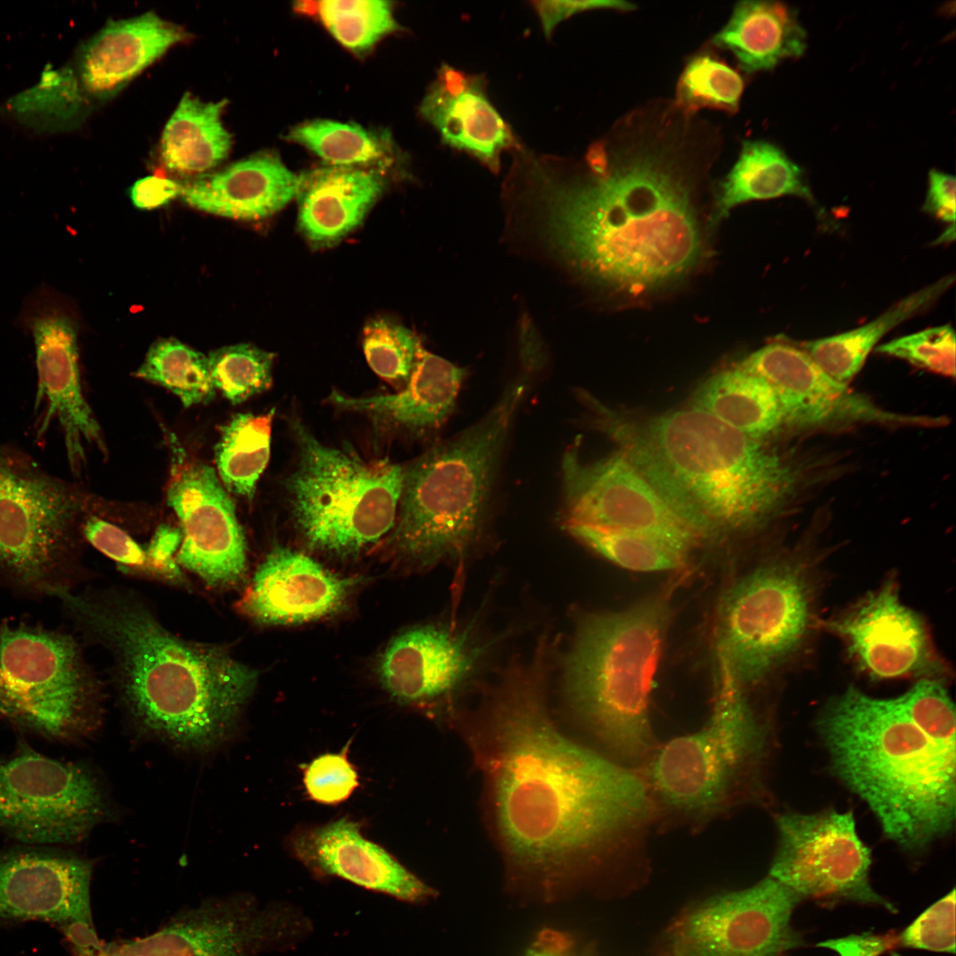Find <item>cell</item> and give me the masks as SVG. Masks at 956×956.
<instances>
[{
  "label": "cell",
  "mask_w": 956,
  "mask_h": 956,
  "mask_svg": "<svg viewBox=\"0 0 956 956\" xmlns=\"http://www.w3.org/2000/svg\"><path fill=\"white\" fill-rule=\"evenodd\" d=\"M721 142L717 127L675 101H651L619 119L581 159L520 145L506 191L537 208L549 241L583 278L645 293L698 261L696 186Z\"/></svg>",
  "instance_id": "obj_1"
},
{
  "label": "cell",
  "mask_w": 956,
  "mask_h": 956,
  "mask_svg": "<svg viewBox=\"0 0 956 956\" xmlns=\"http://www.w3.org/2000/svg\"><path fill=\"white\" fill-rule=\"evenodd\" d=\"M536 659L497 698L482 760L510 871L551 895L643 827L655 808L636 772L557 729Z\"/></svg>",
  "instance_id": "obj_2"
},
{
  "label": "cell",
  "mask_w": 956,
  "mask_h": 956,
  "mask_svg": "<svg viewBox=\"0 0 956 956\" xmlns=\"http://www.w3.org/2000/svg\"><path fill=\"white\" fill-rule=\"evenodd\" d=\"M87 637L103 645L132 713L184 746L205 749L233 728L258 673L225 646L183 639L134 595L51 590Z\"/></svg>",
  "instance_id": "obj_3"
},
{
  "label": "cell",
  "mask_w": 956,
  "mask_h": 956,
  "mask_svg": "<svg viewBox=\"0 0 956 956\" xmlns=\"http://www.w3.org/2000/svg\"><path fill=\"white\" fill-rule=\"evenodd\" d=\"M593 411L596 423L698 536L757 526L792 488L780 457L694 406L639 423L600 403Z\"/></svg>",
  "instance_id": "obj_4"
},
{
  "label": "cell",
  "mask_w": 956,
  "mask_h": 956,
  "mask_svg": "<svg viewBox=\"0 0 956 956\" xmlns=\"http://www.w3.org/2000/svg\"><path fill=\"white\" fill-rule=\"evenodd\" d=\"M821 729L836 773L893 841L920 850L949 830L955 748L931 739L896 698L851 688L830 704Z\"/></svg>",
  "instance_id": "obj_5"
},
{
  "label": "cell",
  "mask_w": 956,
  "mask_h": 956,
  "mask_svg": "<svg viewBox=\"0 0 956 956\" xmlns=\"http://www.w3.org/2000/svg\"><path fill=\"white\" fill-rule=\"evenodd\" d=\"M668 617L666 594L623 611L590 614L567 658L570 708L626 766L646 761L656 749L650 697Z\"/></svg>",
  "instance_id": "obj_6"
},
{
  "label": "cell",
  "mask_w": 956,
  "mask_h": 956,
  "mask_svg": "<svg viewBox=\"0 0 956 956\" xmlns=\"http://www.w3.org/2000/svg\"><path fill=\"white\" fill-rule=\"evenodd\" d=\"M524 373L480 421L404 470L391 543L416 563L461 559L482 529L496 471L528 389Z\"/></svg>",
  "instance_id": "obj_7"
},
{
  "label": "cell",
  "mask_w": 956,
  "mask_h": 956,
  "mask_svg": "<svg viewBox=\"0 0 956 956\" xmlns=\"http://www.w3.org/2000/svg\"><path fill=\"white\" fill-rule=\"evenodd\" d=\"M710 716L700 729L675 737L646 760L644 778L654 808L701 824L744 803L757 782L767 729L726 660Z\"/></svg>",
  "instance_id": "obj_8"
},
{
  "label": "cell",
  "mask_w": 956,
  "mask_h": 956,
  "mask_svg": "<svg viewBox=\"0 0 956 956\" xmlns=\"http://www.w3.org/2000/svg\"><path fill=\"white\" fill-rule=\"evenodd\" d=\"M297 468L286 480L296 524L307 544L349 556L377 542L394 525L404 470L389 460H365L322 444L293 423Z\"/></svg>",
  "instance_id": "obj_9"
},
{
  "label": "cell",
  "mask_w": 956,
  "mask_h": 956,
  "mask_svg": "<svg viewBox=\"0 0 956 956\" xmlns=\"http://www.w3.org/2000/svg\"><path fill=\"white\" fill-rule=\"evenodd\" d=\"M99 682L77 641L40 625L0 627V718L54 742L87 736L98 715Z\"/></svg>",
  "instance_id": "obj_10"
},
{
  "label": "cell",
  "mask_w": 956,
  "mask_h": 956,
  "mask_svg": "<svg viewBox=\"0 0 956 956\" xmlns=\"http://www.w3.org/2000/svg\"><path fill=\"white\" fill-rule=\"evenodd\" d=\"M814 596L807 566L795 559L760 567L726 592L718 615L716 654L744 689L800 647Z\"/></svg>",
  "instance_id": "obj_11"
},
{
  "label": "cell",
  "mask_w": 956,
  "mask_h": 956,
  "mask_svg": "<svg viewBox=\"0 0 956 956\" xmlns=\"http://www.w3.org/2000/svg\"><path fill=\"white\" fill-rule=\"evenodd\" d=\"M82 509L76 490L0 453V572L44 595L69 587L66 572Z\"/></svg>",
  "instance_id": "obj_12"
},
{
  "label": "cell",
  "mask_w": 956,
  "mask_h": 956,
  "mask_svg": "<svg viewBox=\"0 0 956 956\" xmlns=\"http://www.w3.org/2000/svg\"><path fill=\"white\" fill-rule=\"evenodd\" d=\"M104 811L101 789L83 767L19 743L0 755V830L33 844L75 843Z\"/></svg>",
  "instance_id": "obj_13"
},
{
  "label": "cell",
  "mask_w": 956,
  "mask_h": 956,
  "mask_svg": "<svg viewBox=\"0 0 956 956\" xmlns=\"http://www.w3.org/2000/svg\"><path fill=\"white\" fill-rule=\"evenodd\" d=\"M187 36L183 28L151 12L108 21L71 62L43 72L35 85V97L56 120L79 122L91 99L112 97Z\"/></svg>",
  "instance_id": "obj_14"
},
{
  "label": "cell",
  "mask_w": 956,
  "mask_h": 956,
  "mask_svg": "<svg viewBox=\"0 0 956 956\" xmlns=\"http://www.w3.org/2000/svg\"><path fill=\"white\" fill-rule=\"evenodd\" d=\"M308 928L293 907H261L235 895L204 900L149 936L109 943L105 956H258L297 942Z\"/></svg>",
  "instance_id": "obj_15"
},
{
  "label": "cell",
  "mask_w": 956,
  "mask_h": 956,
  "mask_svg": "<svg viewBox=\"0 0 956 956\" xmlns=\"http://www.w3.org/2000/svg\"><path fill=\"white\" fill-rule=\"evenodd\" d=\"M776 822L779 844L769 876L800 898H843L893 909L870 885V851L851 813H787Z\"/></svg>",
  "instance_id": "obj_16"
},
{
  "label": "cell",
  "mask_w": 956,
  "mask_h": 956,
  "mask_svg": "<svg viewBox=\"0 0 956 956\" xmlns=\"http://www.w3.org/2000/svg\"><path fill=\"white\" fill-rule=\"evenodd\" d=\"M576 446L562 460L567 524L644 536L687 555L699 536L621 451L584 463Z\"/></svg>",
  "instance_id": "obj_17"
},
{
  "label": "cell",
  "mask_w": 956,
  "mask_h": 956,
  "mask_svg": "<svg viewBox=\"0 0 956 956\" xmlns=\"http://www.w3.org/2000/svg\"><path fill=\"white\" fill-rule=\"evenodd\" d=\"M172 446L166 499L181 524L177 562L210 588H233L247 570L246 541L235 505L213 468Z\"/></svg>",
  "instance_id": "obj_18"
},
{
  "label": "cell",
  "mask_w": 956,
  "mask_h": 956,
  "mask_svg": "<svg viewBox=\"0 0 956 956\" xmlns=\"http://www.w3.org/2000/svg\"><path fill=\"white\" fill-rule=\"evenodd\" d=\"M801 898L768 876L690 909L675 935V956H778L797 942L790 922Z\"/></svg>",
  "instance_id": "obj_19"
},
{
  "label": "cell",
  "mask_w": 956,
  "mask_h": 956,
  "mask_svg": "<svg viewBox=\"0 0 956 956\" xmlns=\"http://www.w3.org/2000/svg\"><path fill=\"white\" fill-rule=\"evenodd\" d=\"M24 320L35 349L37 404H44L41 431L54 420L59 424L71 469L79 473L86 448L105 452V444L81 389L75 321L57 294L46 289L30 299Z\"/></svg>",
  "instance_id": "obj_20"
},
{
  "label": "cell",
  "mask_w": 956,
  "mask_h": 956,
  "mask_svg": "<svg viewBox=\"0 0 956 956\" xmlns=\"http://www.w3.org/2000/svg\"><path fill=\"white\" fill-rule=\"evenodd\" d=\"M829 626L875 678L929 677L943 671L922 621L900 601L892 581Z\"/></svg>",
  "instance_id": "obj_21"
},
{
  "label": "cell",
  "mask_w": 956,
  "mask_h": 956,
  "mask_svg": "<svg viewBox=\"0 0 956 956\" xmlns=\"http://www.w3.org/2000/svg\"><path fill=\"white\" fill-rule=\"evenodd\" d=\"M486 647L468 628L412 629L386 649L379 663L380 680L394 698L405 704L444 701L474 673Z\"/></svg>",
  "instance_id": "obj_22"
},
{
  "label": "cell",
  "mask_w": 956,
  "mask_h": 956,
  "mask_svg": "<svg viewBox=\"0 0 956 956\" xmlns=\"http://www.w3.org/2000/svg\"><path fill=\"white\" fill-rule=\"evenodd\" d=\"M739 366L761 377L772 387L785 423L814 427L860 420H903L831 378L801 347L773 343L750 354Z\"/></svg>",
  "instance_id": "obj_23"
},
{
  "label": "cell",
  "mask_w": 956,
  "mask_h": 956,
  "mask_svg": "<svg viewBox=\"0 0 956 956\" xmlns=\"http://www.w3.org/2000/svg\"><path fill=\"white\" fill-rule=\"evenodd\" d=\"M88 860L55 850L0 851V923L92 916Z\"/></svg>",
  "instance_id": "obj_24"
},
{
  "label": "cell",
  "mask_w": 956,
  "mask_h": 956,
  "mask_svg": "<svg viewBox=\"0 0 956 956\" xmlns=\"http://www.w3.org/2000/svg\"><path fill=\"white\" fill-rule=\"evenodd\" d=\"M292 854L318 877H336L403 902L424 903L436 895L393 855L366 839L360 824L343 817L303 829L289 840Z\"/></svg>",
  "instance_id": "obj_25"
},
{
  "label": "cell",
  "mask_w": 956,
  "mask_h": 956,
  "mask_svg": "<svg viewBox=\"0 0 956 956\" xmlns=\"http://www.w3.org/2000/svg\"><path fill=\"white\" fill-rule=\"evenodd\" d=\"M357 582L329 572L303 553L278 546L256 569L240 607L263 623L307 621L340 609Z\"/></svg>",
  "instance_id": "obj_26"
},
{
  "label": "cell",
  "mask_w": 956,
  "mask_h": 956,
  "mask_svg": "<svg viewBox=\"0 0 956 956\" xmlns=\"http://www.w3.org/2000/svg\"><path fill=\"white\" fill-rule=\"evenodd\" d=\"M420 113L449 147L475 158L489 170H500L501 156L520 142L490 100L482 75L448 64L425 96Z\"/></svg>",
  "instance_id": "obj_27"
},
{
  "label": "cell",
  "mask_w": 956,
  "mask_h": 956,
  "mask_svg": "<svg viewBox=\"0 0 956 956\" xmlns=\"http://www.w3.org/2000/svg\"><path fill=\"white\" fill-rule=\"evenodd\" d=\"M301 176L275 156L260 153L181 185L189 205L212 214L258 220L281 210L298 193Z\"/></svg>",
  "instance_id": "obj_28"
},
{
  "label": "cell",
  "mask_w": 956,
  "mask_h": 956,
  "mask_svg": "<svg viewBox=\"0 0 956 956\" xmlns=\"http://www.w3.org/2000/svg\"><path fill=\"white\" fill-rule=\"evenodd\" d=\"M466 374V369L421 345L407 383L397 393L349 397L333 391L328 400L341 408L366 413L386 427L422 432L447 419Z\"/></svg>",
  "instance_id": "obj_29"
},
{
  "label": "cell",
  "mask_w": 956,
  "mask_h": 956,
  "mask_svg": "<svg viewBox=\"0 0 956 956\" xmlns=\"http://www.w3.org/2000/svg\"><path fill=\"white\" fill-rule=\"evenodd\" d=\"M382 185L376 172L359 167L330 166L302 175L300 228L316 243L339 240L361 222Z\"/></svg>",
  "instance_id": "obj_30"
},
{
  "label": "cell",
  "mask_w": 956,
  "mask_h": 956,
  "mask_svg": "<svg viewBox=\"0 0 956 956\" xmlns=\"http://www.w3.org/2000/svg\"><path fill=\"white\" fill-rule=\"evenodd\" d=\"M712 42L730 51L743 71L753 73L803 55L807 35L791 7L772 1H742Z\"/></svg>",
  "instance_id": "obj_31"
},
{
  "label": "cell",
  "mask_w": 956,
  "mask_h": 956,
  "mask_svg": "<svg viewBox=\"0 0 956 956\" xmlns=\"http://www.w3.org/2000/svg\"><path fill=\"white\" fill-rule=\"evenodd\" d=\"M954 282L945 276L899 300L872 321L854 329L802 343L801 348L831 378L848 385L878 342L891 329L934 305Z\"/></svg>",
  "instance_id": "obj_32"
},
{
  "label": "cell",
  "mask_w": 956,
  "mask_h": 956,
  "mask_svg": "<svg viewBox=\"0 0 956 956\" xmlns=\"http://www.w3.org/2000/svg\"><path fill=\"white\" fill-rule=\"evenodd\" d=\"M226 104L204 102L190 93L182 96L160 141L161 159L168 170L203 173L227 157L232 139L221 120Z\"/></svg>",
  "instance_id": "obj_33"
},
{
  "label": "cell",
  "mask_w": 956,
  "mask_h": 956,
  "mask_svg": "<svg viewBox=\"0 0 956 956\" xmlns=\"http://www.w3.org/2000/svg\"><path fill=\"white\" fill-rule=\"evenodd\" d=\"M783 196L813 199L802 169L774 143L744 141L738 158L719 185L712 220L715 223L743 203Z\"/></svg>",
  "instance_id": "obj_34"
},
{
  "label": "cell",
  "mask_w": 956,
  "mask_h": 956,
  "mask_svg": "<svg viewBox=\"0 0 956 956\" xmlns=\"http://www.w3.org/2000/svg\"><path fill=\"white\" fill-rule=\"evenodd\" d=\"M692 406L757 440L783 423L772 387L740 366L705 381L695 393Z\"/></svg>",
  "instance_id": "obj_35"
},
{
  "label": "cell",
  "mask_w": 956,
  "mask_h": 956,
  "mask_svg": "<svg viewBox=\"0 0 956 956\" xmlns=\"http://www.w3.org/2000/svg\"><path fill=\"white\" fill-rule=\"evenodd\" d=\"M274 411L238 413L221 428L215 462L222 484L237 496L252 499L270 456Z\"/></svg>",
  "instance_id": "obj_36"
},
{
  "label": "cell",
  "mask_w": 956,
  "mask_h": 956,
  "mask_svg": "<svg viewBox=\"0 0 956 956\" xmlns=\"http://www.w3.org/2000/svg\"><path fill=\"white\" fill-rule=\"evenodd\" d=\"M135 376L166 388L187 407L215 396L208 356L174 338L155 342Z\"/></svg>",
  "instance_id": "obj_37"
},
{
  "label": "cell",
  "mask_w": 956,
  "mask_h": 956,
  "mask_svg": "<svg viewBox=\"0 0 956 956\" xmlns=\"http://www.w3.org/2000/svg\"><path fill=\"white\" fill-rule=\"evenodd\" d=\"M567 529L614 564L634 571L656 572L681 567L686 555L655 539L616 529L567 524Z\"/></svg>",
  "instance_id": "obj_38"
},
{
  "label": "cell",
  "mask_w": 956,
  "mask_h": 956,
  "mask_svg": "<svg viewBox=\"0 0 956 956\" xmlns=\"http://www.w3.org/2000/svg\"><path fill=\"white\" fill-rule=\"evenodd\" d=\"M744 88L737 71L715 57L699 55L691 58L681 73L675 103L690 113L703 108L735 112Z\"/></svg>",
  "instance_id": "obj_39"
},
{
  "label": "cell",
  "mask_w": 956,
  "mask_h": 956,
  "mask_svg": "<svg viewBox=\"0 0 956 956\" xmlns=\"http://www.w3.org/2000/svg\"><path fill=\"white\" fill-rule=\"evenodd\" d=\"M289 138L300 143L332 166L356 167L379 160L380 141L363 127L330 120H315L293 128Z\"/></svg>",
  "instance_id": "obj_40"
},
{
  "label": "cell",
  "mask_w": 956,
  "mask_h": 956,
  "mask_svg": "<svg viewBox=\"0 0 956 956\" xmlns=\"http://www.w3.org/2000/svg\"><path fill=\"white\" fill-rule=\"evenodd\" d=\"M215 389L233 405L267 389L272 382L274 356L256 346L239 343L208 355Z\"/></svg>",
  "instance_id": "obj_41"
},
{
  "label": "cell",
  "mask_w": 956,
  "mask_h": 956,
  "mask_svg": "<svg viewBox=\"0 0 956 956\" xmlns=\"http://www.w3.org/2000/svg\"><path fill=\"white\" fill-rule=\"evenodd\" d=\"M327 28L354 51L370 49L396 27L390 4L379 0H333L319 3Z\"/></svg>",
  "instance_id": "obj_42"
},
{
  "label": "cell",
  "mask_w": 956,
  "mask_h": 956,
  "mask_svg": "<svg viewBox=\"0 0 956 956\" xmlns=\"http://www.w3.org/2000/svg\"><path fill=\"white\" fill-rule=\"evenodd\" d=\"M362 339L370 367L389 384L398 390L403 389L421 346L415 335L402 325L381 318L366 325Z\"/></svg>",
  "instance_id": "obj_43"
},
{
  "label": "cell",
  "mask_w": 956,
  "mask_h": 956,
  "mask_svg": "<svg viewBox=\"0 0 956 956\" xmlns=\"http://www.w3.org/2000/svg\"><path fill=\"white\" fill-rule=\"evenodd\" d=\"M955 333L948 324L898 337L875 348L880 354L952 378L955 376Z\"/></svg>",
  "instance_id": "obj_44"
},
{
  "label": "cell",
  "mask_w": 956,
  "mask_h": 956,
  "mask_svg": "<svg viewBox=\"0 0 956 956\" xmlns=\"http://www.w3.org/2000/svg\"><path fill=\"white\" fill-rule=\"evenodd\" d=\"M896 699L906 715L931 739L955 748L954 707L941 683L922 679Z\"/></svg>",
  "instance_id": "obj_45"
},
{
  "label": "cell",
  "mask_w": 956,
  "mask_h": 956,
  "mask_svg": "<svg viewBox=\"0 0 956 956\" xmlns=\"http://www.w3.org/2000/svg\"><path fill=\"white\" fill-rule=\"evenodd\" d=\"M349 744L339 752H327L303 767V783L310 799L335 806L346 801L358 787V775L349 760Z\"/></svg>",
  "instance_id": "obj_46"
},
{
  "label": "cell",
  "mask_w": 956,
  "mask_h": 956,
  "mask_svg": "<svg viewBox=\"0 0 956 956\" xmlns=\"http://www.w3.org/2000/svg\"><path fill=\"white\" fill-rule=\"evenodd\" d=\"M901 946L940 952H955V891L922 912L898 938Z\"/></svg>",
  "instance_id": "obj_47"
},
{
  "label": "cell",
  "mask_w": 956,
  "mask_h": 956,
  "mask_svg": "<svg viewBox=\"0 0 956 956\" xmlns=\"http://www.w3.org/2000/svg\"><path fill=\"white\" fill-rule=\"evenodd\" d=\"M81 531L90 544L121 568L157 575L146 550L116 525L91 515L82 520Z\"/></svg>",
  "instance_id": "obj_48"
},
{
  "label": "cell",
  "mask_w": 956,
  "mask_h": 956,
  "mask_svg": "<svg viewBox=\"0 0 956 956\" xmlns=\"http://www.w3.org/2000/svg\"><path fill=\"white\" fill-rule=\"evenodd\" d=\"M544 35L550 38L555 28L571 16L591 10L631 11L636 5L620 0H537L531 2Z\"/></svg>",
  "instance_id": "obj_49"
},
{
  "label": "cell",
  "mask_w": 956,
  "mask_h": 956,
  "mask_svg": "<svg viewBox=\"0 0 956 956\" xmlns=\"http://www.w3.org/2000/svg\"><path fill=\"white\" fill-rule=\"evenodd\" d=\"M181 540L179 528L162 524L156 529L146 552L157 576L174 582H183V574L176 559Z\"/></svg>",
  "instance_id": "obj_50"
},
{
  "label": "cell",
  "mask_w": 956,
  "mask_h": 956,
  "mask_svg": "<svg viewBox=\"0 0 956 956\" xmlns=\"http://www.w3.org/2000/svg\"><path fill=\"white\" fill-rule=\"evenodd\" d=\"M955 191L956 182L953 175L937 170L930 171L923 211L954 226Z\"/></svg>",
  "instance_id": "obj_51"
},
{
  "label": "cell",
  "mask_w": 956,
  "mask_h": 956,
  "mask_svg": "<svg viewBox=\"0 0 956 956\" xmlns=\"http://www.w3.org/2000/svg\"><path fill=\"white\" fill-rule=\"evenodd\" d=\"M58 925L75 956H105L107 944L98 937L92 916L70 919Z\"/></svg>",
  "instance_id": "obj_52"
},
{
  "label": "cell",
  "mask_w": 956,
  "mask_h": 956,
  "mask_svg": "<svg viewBox=\"0 0 956 956\" xmlns=\"http://www.w3.org/2000/svg\"><path fill=\"white\" fill-rule=\"evenodd\" d=\"M181 185L158 176H147L135 181L129 195L133 204L140 209H152L169 203L180 196Z\"/></svg>",
  "instance_id": "obj_53"
}]
</instances>
